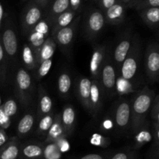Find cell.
Wrapping results in <instances>:
<instances>
[{"instance_id":"cell-1","label":"cell","mask_w":159,"mask_h":159,"mask_svg":"<svg viewBox=\"0 0 159 159\" xmlns=\"http://www.w3.org/2000/svg\"><path fill=\"white\" fill-rule=\"evenodd\" d=\"M155 91L144 86L130 101V133H135L148 122V115L150 112L155 99Z\"/></svg>"},{"instance_id":"cell-2","label":"cell","mask_w":159,"mask_h":159,"mask_svg":"<svg viewBox=\"0 0 159 159\" xmlns=\"http://www.w3.org/2000/svg\"><path fill=\"white\" fill-rule=\"evenodd\" d=\"M141 57V43L138 34L134 35L131 48L120 68L118 75L134 83L139 69Z\"/></svg>"},{"instance_id":"cell-3","label":"cell","mask_w":159,"mask_h":159,"mask_svg":"<svg viewBox=\"0 0 159 159\" xmlns=\"http://www.w3.org/2000/svg\"><path fill=\"white\" fill-rule=\"evenodd\" d=\"M106 20L102 11L95 7L88 9L82 25V34L87 40L93 42L106 26Z\"/></svg>"},{"instance_id":"cell-4","label":"cell","mask_w":159,"mask_h":159,"mask_svg":"<svg viewBox=\"0 0 159 159\" xmlns=\"http://www.w3.org/2000/svg\"><path fill=\"white\" fill-rule=\"evenodd\" d=\"M15 95L23 107L26 108L32 101L33 81L28 71L23 67L18 68L14 79Z\"/></svg>"},{"instance_id":"cell-5","label":"cell","mask_w":159,"mask_h":159,"mask_svg":"<svg viewBox=\"0 0 159 159\" xmlns=\"http://www.w3.org/2000/svg\"><path fill=\"white\" fill-rule=\"evenodd\" d=\"M1 40L6 53L8 64L15 63L18 53V37L12 21L9 19H6L2 28L0 31Z\"/></svg>"},{"instance_id":"cell-6","label":"cell","mask_w":159,"mask_h":159,"mask_svg":"<svg viewBox=\"0 0 159 159\" xmlns=\"http://www.w3.org/2000/svg\"><path fill=\"white\" fill-rule=\"evenodd\" d=\"M113 120L120 134H126L130 130V101L120 98L115 103Z\"/></svg>"},{"instance_id":"cell-7","label":"cell","mask_w":159,"mask_h":159,"mask_svg":"<svg viewBox=\"0 0 159 159\" xmlns=\"http://www.w3.org/2000/svg\"><path fill=\"white\" fill-rule=\"evenodd\" d=\"M117 77L116 68L112 58V53L108 49L105 61L100 71L99 81L102 87L103 92L109 96L115 95V85Z\"/></svg>"},{"instance_id":"cell-8","label":"cell","mask_w":159,"mask_h":159,"mask_svg":"<svg viewBox=\"0 0 159 159\" xmlns=\"http://www.w3.org/2000/svg\"><path fill=\"white\" fill-rule=\"evenodd\" d=\"M80 20L81 16L78 15L71 24L61 28L51 36L54 40L56 44L60 48L62 52L67 56H68L70 51H71Z\"/></svg>"},{"instance_id":"cell-9","label":"cell","mask_w":159,"mask_h":159,"mask_svg":"<svg viewBox=\"0 0 159 159\" xmlns=\"http://www.w3.org/2000/svg\"><path fill=\"white\" fill-rule=\"evenodd\" d=\"M144 68L151 83L157 82L159 78V45L157 42L148 43L144 54Z\"/></svg>"},{"instance_id":"cell-10","label":"cell","mask_w":159,"mask_h":159,"mask_svg":"<svg viewBox=\"0 0 159 159\" xmlns=\"http://www.w3.org/2000/svg\"><path fill=\"white\" fill-rule=\"evenodd\" d=\"M41 7L32 0H29L21 14V28L26 37L30 30L44 16V12Z\"/></svg>"},{"instance_id":"cell-11","label":"cell","mask_w":159,"mask_h":159,"mask_svg":"<svg viewBox=\"0 0 159 159\" xmlns=\"http://www.w3.org/2000/svg\"><path fill=\"white\" fill-rule=\"evenodd\" d=\"M50 34H51V26L44 18L40 20L28 33L26 35L28 40L27 43L32 48L35 54L44 43L47 38L49 37Z\"/></svg>"},{"instance_id":"cell-12","label":"cell","mask_w":159,"mask_h":159,"mask_svg":"<svg viewBox=\"0 0 159 159\" xmlns=\"http://www.w3.org/2000/svg\"><path fill=\"white\" fill-rule=\"evenodd\" d=\"M133 37L134 35L132 34L131 30H127L120 39L117 45L113 51V53L112 54V58H113V64L116 68L117 75L123 61L130 51L132 41H133Z\"/></svg>"},{"instance_id":"cell-13","label":"cell","mask_w":159,"mask_h":159,"mask_svg":"<svg viewBox=\"0 0 159 159\" xmlns=\"http://www.w3.org/2000/svg\"><path fill=\"white\" fill-rule=\"evenodd\" d=\"M108 48L105 44H98L93 48L89 62V72L92 80H99L101 68L105 61Z\"/></svg>"},{"instance_id":"cell-14","label":"cell","mask_w":159,"mask_h":159,"mask_svg":"<svg viewBox=\"0 0 159 159\" xmlns=\"http://www.w3.org/2000/svg\"><path fill=\"white\" fill-rule=\"evenodd\" d=\"M92 80L85 76H80L75 81V93L78 99L82 103L84 108L90 112L89 98L91 91Z\"/></svg>"},{"instance_id":"cell-15","label":"cell","mask_w":159,"mask_h":159,"mask_svg":"<svg viewBox=\"0 0 159 159\" xmlns=\"http://www.w3.org/2000/svg\"><path fill=\"white\" fill-rule=\"evenodd\" d=\"M103 94V89H102V87L99 81L92 80L91 91H90L89 98V113L94 117H96L99 115V113H100L102 106Z\"/></svg>"},{"instance_id":"cell-16","label":"cell","mask_w":159,"mask_h":159,"mask_svg":"<svg viewBox=\"0 0 159 159\" xmlns=\"http://www.w3.org/2000/svg\"><path fill=\"white\" fill-rule=\"evenodd\" d=\"M44 143L30 141L23 144L19 159H43Z\"/></svg>"},{"instance_id":"cell-17","label":"cell","mask_w":159,"mask_h":159,"mask_svg":"<svg viewBox=\"0 0 159 159\" xmlns=\"http://www.w3.org/2000/svg\"><path fill=\"white\" fill-rule=\"evenodd\" d=\"M127 6L121 2H117L107 9L103 12L106 23L110 25H119L125 20Z\"/></svg>"},{"instance_id":"cell-18","label":"cell","mask_w":159,"mask_h":159,"mask_svg":"<svg viewBox=\"0 0 159 159\" xmlns=\"http://www.w3.org/2000/svg\"><path fill=\"white\" fill-rule=\"evenodd\" d=\"M76 120L77 117L74 107L71 104H66L63 107L61 113V121L65 134L68 137L72 134L74 132L76 126Z\"/></svg>"},{"instance_id":"cell-19","label":"cell","mask_w":159,"mask_h":159,"mask_svg":"<svg viewBox=\"0 0 159 159\" xmlns=\"http://www.w3.org/2000/svg\"><path fill=\"white\" fill-rule=\"evenodd\" d=\"M22 142L18 138H10L0 148V159H19Z\"/></svg>"},{"instance_id":"cell-20","label":"cell","mask_w":159,"mask_h":159,"mask_svg":"<svg viewBox=\"0 0 159 159\" xmlns=\"http://www.w3.org/2000/svg\"><path fill=\"white\" fill-rule=\"evenodd\" d=\"M69 9V0H52L47 8L43 18L51 26L54 19Z\"/></svg>"},{"instance_id":"cell-21","label":"cell","mask_w":159,"mask_h":159,"mask_svg":"<svg viewBox=\"0 0 159 159\" xmlns=\"http://www.w3.org/2000/svg\"><path fill=\"white\" fill-rule=\"evenodd\" d=\"M38 102H37V117L41 116L52 112L53 102L51 96L42 85H39L38 90Z\"/></svg>"},{"instance_id":"cell-22","label":"cell","mask_w":159,"mask_h":159,"mask_svg":"<svg viewBox=\"0 0 159 159\" xmlns=\"http://www.w3.org/2000/svg\"><path fill=\"white\" fill-rule=\"evenodd\" d=\"M61 138H68L61 121V113L54 114V121L47 134L43 143L55 142Z\"/></svg>"},{"instance_id":"cell-23","label":"cell","mask_w":159,"mask_h":159,"mask_svg":"<svg viewBox=\"0 0 159 159\" xmlns=\"http://www.w3.org/2000/svg\"><path fill=\"white\" fill-rule=\"evenodd\" d=\"M56 48H57V44L55 41L51 36H49L44 43L42 44V46L39 48L38 51L36 52L37 65L43 62V61L52 58L56 51Z\"/></svg>"},{"instance_id":"cell-24","label":"cell","mask_w":159,"mask_h":159,"mask_svg":"<svg viewBox=\"0 0 159 159\" xmlns=\"http://www.w3.org/2000/svg\"><path fill=\"white\" fill-rule=\"evenodd\" d=\"M78 15L79 14H77L76 12H73L72 10L68 9V10H66L65 12H62L61 14L57 16L54 19V20L53 21L52 24L51 26V34H50V36L53 35L54 33H56L57 30L61 29V28H64L65 26H68L69 24H71Z\"/></svg>"},{"instance_id":"cell-25","label":"cell","mask_w":159,"mask_h":159,"mask_svg":"<svg viewBox=\"0 0 159 159\" xmlns=\"http://www.w3.org/2000/svg\"><path fill=\"white\" fill-rule=\"evenodd\" d=\"M133 135H134V144L133 148L135 150L138 151L146 144L151 142L152 140V133L150 130L148 121L138 129Z\"/></svg>"},{"instance_id":"cell-26","label":"cell","mask_w":159,"mask_h":159,"mask_svg":"<svg viewBox=\"0 0 159 159\" xmlns=\"http://www.w3.org/2000/svg\"><path fill=\"white\" fill-rule=\"evenodd\" d=\"M34 121H35L34 116L30 113H26L24 116H22L16 127L18 138L23 139L26 138L30 134L34 126Z\"/></svg>"},{"instance_id":"cell-27","label":"cell","mask_w":159,"mask_h":159,"mask_svg":"<svg viewBox=\"0 0 159 159\" xmlns=\"http://www.w3.org/2000/svg\"><path fill=\"white\" fill-rule=\"evenodd\" d=\"M140 17L152 30L158 29L159 24V7L149 8L138 11Z\"/></svg>"},{"instance_id":"cell-28","label":"cell","mask_w":159,"mask_h":159,"mask_svg":"<svg viewBox=\"0 0 159 159\" xmlns=\"http://www.w3.org/2000/svg\"><path fill=\"white\" fill-rule=\"evenodd\" d=\"M21 58L23 64V68L25 69L27 71H34L37 68V63L36 54L27 43L23 44L21 53Z\"/></svg>"},{"instance_id":"cell-29","label":"cell","mask_w":159,"mask_h":159,"mask_svg":"<svg viewBox=\"0 0 159 159\" xmlns=\"http://www.w3.org/2000/svg\"><path fill=\"white\" fill-rule=\"evenodd\" d=\"M71 88V78L69 73L63 71L57 78V90L63 98L68 97Z\"/></svg>"},{"instance_id":"cell-30","label":"cell","mask_w":159,"mask_h":159,"mask_svg":"<svg viewBox=\"0 0 159 159\" xmlns=\"http://www.w3.org/2000/svg\"><path fill=\"white\" fill-rule=\"evenodd\" d=\"M54 118V113L53 112L48 113V114L44 115L40 118V121H39L37 130H36V134L38 138H43L46 137L50 127L52 125Z\"/></svg>"},{"instance_id":"cell-31","label":"cell","mask_w":159,"mask_h":159,"mask_svg":"<svg viewBox=\"0 0 159 159\" xmlns=\"http://www.w3.org/2000/svg\"><path fill=\"white\" fill-rule=\"evenodd\" d=\"M134 92V88L133 86V83L117 75L116 85H115V94L119 95L120 97H122L123 96L130 94Z\"/></svg>"},{"instance_id":"cell-32","label":"cell","mask_w":159,"mask_h":159,"mask_svg":"<svg viewBox=\"0 0 159 159\" xmlns=\"http://www.w3.org/2000/svg\"><path fill=\"white\" fill-rule=\"evenodd\" d=\"M8 68H9V64L2 43L1 35H0V85H4L6 83Z\"/></svg>"},{"instance_id":"cell-33","label":"cell","mask_w":159,"mask_h":159,"mask_svg":"<svg viewBox=\"0 0 159 159\" xmlns=\"http://www.w3.org/2000/svg\"><path fill=\"white\" fill-rule=\"evenodd\" d=\"M109 159H141L138 150L133 147H128L113 153Z\"/></svg>"},{"instance_id":"cell-34","label":"cell","mask_w":159,"mask_h":159,"mask_svg":"<svg viewBox=\"0 0 159 159\" xmlns=\"http://www.w3.org/2000/svg\"><path fill=\"white\" fill-rule=\"evenodd\" d=\"M62 154L57 148L55 143H44L43 159H61Z\"/></svg>"},{"instance_id":"cell-35","label":"cell","mask_w":159,"mask_h":159,"mask_svg":"<svg viewBox=\"0 0 159 159\" xmlns=\"http://www.w3.org/2000/svg\"><path fill=\"white\" fill-rule=\"evenodd\" d=\"M89 142L93 146L102 148H108L110 145L111 139L108 138V137H106L104 135L101 134L95 133L91 135Z\"/></svg>"},{"instance_id":"cell-36","label":"cell","mask_w":159,"mask_h":159,"mask_svg":"<svg viewBox=\"0 0 159 159\" xmlns=\"http://www.w3.org/2000/svg\"><path fill=\"white\" fill-rule=\"evenodd\" d=\"M52 58L48 59V60L43 61L40 64H39L37 67V72H36V79L37 80H40L43 78H44L49 73L52 66Z\"/></svg>"},{"instance_id":"cell-37","label":"cell","mask_w":159,"mask_h":159,"mask_svg":"<svg viewBox=\"0 0 159 159\" xmlns=\"http://www.w3.org/2000/svg\"><path fill=\"white\" fill-rule=\"evenodd\" d=\"M2 109L6 116L12 117L18 111V104L16 101L13 99H9L2 104Z\"/></svg>"},{"instance_id":"cell-38","label":"cell","mask_w":159,"mask_h":159,"mask_svg":"<svg viewBox=\"0 0 159 159\" xmlns=\"http://www.w3.org/2000/svg\"><path fill=\"white\" fill-rule=\"evenodd\" d=\"M154 7H159V0H141L135 5L134 9L138 12L143 9Z\"/></svg>"},{"instance_id":"cell-39","label":"cell","mask_w":159,"mask_h":159,"mask_svg":"<svg viewBox=\"0 0 159 159\" xmlns=\"http://www.w3.org/2000/svg\"><path fill=\"white\" fill-rule=\"evenodd\" d=\"M151 117L152 123H159V96L156 95L151 108Z\"/></svg>"},{"instance_id":"cell-40","label":"cell","mask_w":159,"mask_h":159,"mask_svg":"<svg viewBox=\"0 0 159 159\" xmlns=\"http://www.w3.org/2000/svg\"><path fill=\"white\" fill-rule=\"evenodd\" d=\"M112 154H113L112 152H102V153H92L83 155V156L76 159H109Z\"/></svg>"},{"instance_id":"cell-41","label":"cell","mask_w":159,"mask_h":159,"mask_svg":"<svg viewBox=\"0 0 159 159\" xmlns=\"http://www.w3.org/2000/svg\"><path fill=\"white\" fill-rule=\"evenodd\" d=\"M56 145H57V148L59 149V151L61 152V153H66L71 148V145H70L69 141L67 140V138H61L60 139L57 140L55 141Z\"/></svg>"},{"instance_id":"cell-42","label":"cell","mask_w":159,"mask_h":159,"mask_svg":"<svg viewBox=\"0 0 159 159\" xmlns=\"http://www.w3.org/2000/svg\"><path fill=\"white\" fill-rule=\"evenodd\" d=\"M96 2V4L99 6V9L101 11L104 12L105 10H107V9H109L110 7H111L112 6H113L116 3L119 2V0H94Z\"/></svg>"},{"instance_id":"cell-43","label":"cell","mask_w":159,"mask_h":159,"mask_svg":"<svg viewBox=\"0 0 159 159\" xmlns=\"http://www.w3.org/2000/svg\"><path fill=\"white\" fill-rule=\"evenodd\" d=\"M2 107V106H1ZM11 125V118L9 117L5 114L2 107H0V127L4 129L5 130H7Z\"/></svg>"},{"instance_id":"cell-44","label":"cell","mask_w":159,"mask_h":159,"mask_svg":"<svg viewBox=\"0 0 159 159\" xmlns=\"http://www.w3.org/2000/svg\"><path fill=\"white\" fill-rule=\"evenodd\" d=\"M82 7V0H69V9L79 14Z\"/></svg>"},{"instance_id":"cell-45","label":"cell","mask_w":159,"mask_h":159,"mask_svg":"<svg viewBox=\"0 0 159 159\" xmlns=\"http://www.w3.org/2000/svg\"><path fill=\"white\" fill-rule=\"evenodd\" d=\"M113 127H114V123H113L112 117L106 118L101 124V129L105 131H110V130H113Z\"/></svg>"},{"instance_id":"cell-46","label":"cell","mask_w":159,"mask_h":159,"mask_svg":"<svg viewBox=\"0 0 159 159\" xmlns=\"http://www.w3.org/2000/svg\"><path fill=\"white\" fill-rule=\"evenodd\" d=\"M9 140V137H8L6 130L0 127V148L4 145Z\"/></svg>"},{"instance_id":"cell-47","label":"cell","mask_w":159,"mask_h":159,"mask_svg":"<svg viewBox=\"0 0 159 159\" xmlns=\"http://www.w3.org/2000/svg\"><path fill=\"white\" fill-rule=\"evenodd\" d=\"M32 1L34 2L36 4L38 5L40 7H41L44 10L48 8V6H49V4L51 2L52 0H32Z\"/></svg>"},{"instance_id":"cell-48","label":"cell","mask_w":159,"mask_h":159,"mask_svg":"<svg viewBox=\"0 0 159 159\" xmlns=\"http://www.w3.org/2000/svg\"><path fill=\"white\" fill-rule=\"evenodd\" d=\"M4 15H5V11L4 8H3L2 4L0 2V31H1L3 25V20H4Z\"/></svg>"},{"instance_id":"cell-49","label":"cell","mask_w":159,"mask_h":159,"mask_svg":"<svg viewBox=\"0 0 159 159\" xmlns=\"http://www.w3.org/2000/svg\"><path fill=\"white\" fill-rule=\"evenodd\" d=\"M121 3H123L124 5H125L127 6V8H131L132 2L133 0H119Z\"/></svg>"},{"instance_id":"cell-50","label":"cell","mask_w":159,"mask_h":159,"mask_svg":"<svg viewBox=\"0 0 159 159\" xmlns=\"http://www.w3.org/2000/svg\"><path fill=\"white\" fill-rule=\"evenodd\" d=\"M141 0H133V2H132V5H131V8H134V7L135 5L137 4V3L138 2H140Z\"/></svg>"},{"instance_id":"cell-51","label":"cell","mask_w":159,"mask_h":159,"mask_svg":"<svg viewBox=\"0 0 159 159\" xmlns=\"http://www.w3.org/2000/svg\"><path fill=\"white\" fill-rule=\"evenodd\" d=\"M2 99H1V96H0V107H1V106H2Z\"/></svg>"},{"instance_id":"cell-52","label":"cell","mask_w":159,"mask_h":159,"mask_svg":"<svg viewBox=\"0 0 159 159\" xmlns=\"http://www.w3.org/2000/svg\"><path fill=\"white\" fill-rule=\"evenodd\" d=\"M22 2H27V1H29V0H21Z\"/></svg>"}]
</instances>
